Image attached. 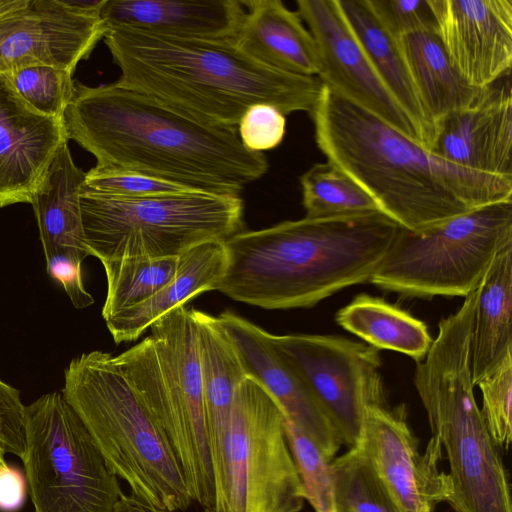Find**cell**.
<instances>
[{
    "label": "cell",
    "mask_w": 512,
    "mask_h": 512,
    "mask_svg": "<svg viewBox=\"0 0 512 512\" xmlns=\"http://www.w3.org/2000/svg\"><path fill=\"white\" fill-rule=\"evenodd\" d=\"M68 136L96 165L136 170L198 191L240 195L269 168L236 128L201 123L118 81L74 82L64 112Z\"/></svg>",
    "instance_id": "cell-1"
},
{
    "label": "cell",
    "mask_w": 512,
    "mask_h": 512,
    "mask_svg": "<svg viewBox=\"0 0 512 512\" xmlns=\"http://www.w3.org/2000/svg\"><path fill=\"white\" fill-rule=\"evenodd\" d=\"M309 114L316 145L327 161L404 229L424 231L479 207L512 200V179L437 156L324 84Z\"/></svg>",
    "instance_id": "cell-2"
},
{
    "label": "cell",
    "mask_w": 512,
    "mask_h": 512,
    "mask_svg": "<svg viewBox=\"0 0 512 512\" xmlns=\"http://www.w3.org/2000/svg\"><path fill=\"white\" fill-rule=\"evenodd\" d=\"M120 84L207 125L236 128L245 111L269 104L285 116L310 113L323 87L318 77L262 65L234 41L165 36L128 27L103 38Z\"/></svg>",
    "instance_id": "cell-3"
},
{
    "label": "cell",
    "mask_w": 512,
    "mask_h": 512,
    "mask_svg": "<svg viewBox=\"0 0 512 512\" xmlns=\"http://www.w3.org/2000/svg\"><path fill=\"white\" fill-rule=\"evenodd\" d=\"M399 227L375 212L243 230L224 242L227 264L216 291L268 310L313 307L369 281Z\"/></svg>",
    "instance_id": "cell-4"
},
{
    "label": "cell",
    "mask_w": 512,
    "mask_h": 512,
    "mask_svg": "<svg viewBox=\"0 0 512 512\" xmlns=\"http://www.w3.org/2000/svg\"><path fill=\"white\" fill-rule=\"evenodd\" d=\"M61 392L133 494L171 512L188 509L193 500L172 446L114 355L96 350L72 359Z\"/></svg>",
    "instance_id": "cell-5"
},
{
    "label": "cell",
    "mask_w": 512,
    "mask_h": 512,
    "mask_svg": "<svg viewBox=\"0 0 512 512\" xmlns=\"http://www.w3.org/2000/svg\"><path fill=\"white\" fill-rule=\"evenodd\" d=\"M151 335L115 355L123 374L166 435L192 500L215 505L197 334L190 309L157 319Z\"/></svg>",
    "instance_id": "cell-6"
},
{
    "label": "cell",
    "mask_w": 512,
    "mask_h": 512,
    "mask_svg": "<svg viewBox=\"0 0 512 512\" xmlns=\"http://www.w3.org/2000/svg\"><path fill=\"white\" fill-rule=\"evenodd\" d=\"M85 243L102 261L178 257L208 242L243 231L240 195L189 191L123 198L92 192L80 196Z\"/></svg>",
    "instance_id": "cell-7"
},
{
    "label": "cell",
    "mask_w": 512,
    "mask_h": 512,
    "mask_svg": "<svg viewBox=\"0 0 512 512\" xmlns=\"http://www.w3.org/2000/svg\"><path fill=\"white\" fill-rule=\"evenodd\" d=\"M512 243V200L479 207L430 229L399 227L369 282L409 298L467 297Z\"/></svg>",
    "instance_id": "cell-8"
},
{
    "label": "cell",
    "mask_w": 512,
    "mask_h": 512,
    "mask_svg": "<svg viewBox=\"0 0 512 512\" xmlns=\"http://www.w3.org/2000/svg\"><path fill=\"white\" fill-rule=\"evenodd\" d=\"M213 512H301L305 495L270 393L246 376L235 391L229 426L213 467Z\"/></svg>",
    "instance_id": "cell-9"
},
{
    "label": "cell",
    "mask_w": 512,
    "mask_h": 512,
    "mask_svg": "<svg viewBox=\"0 0 512 512\" xmlns=\"http://www.w3.org/2000/svg\"><path fill=\"white\" fill-rule=\"evenodd\" d=\"M24 463L35 512H111L123 494L62 392L25 405Z\"/></svg>",
    "instance_id": "cell-10"
},
{
    "label": "cell",
    "mask_w": 512,
    "mask_h": 512,
    "mask_svg": "<svg viewBox=\"0 0 512 512\" xmlns=\"http://www.w3.org/2000/svg\"><path fill=\"white\" fill-rule=\"evenodd\" d=\"M470 369L448 363L429 371L417 393L432 436L444 447L456 512H512L505 467L475 400Z\"/></svg>",
    "instance_id": "cell-11"
},
{
    "label": "cell",
    "mask_w": 512,
    "mask_h": 512,
    "mask_svg": "<svg viewBox=\"0 0 512 512\" xmlns=\"http://www.w3.org/2000/svg\"><path fill=\"white\" fill-rule=\"evenodd\" d=\"M303 380L342 444L359 443L369 407L385 405L379 350L337 335L271 334Z\"/></svg>",
    "instance_id": "cell-12"
},
{
    "label": "cell",
    "mask_w": 512,
    "mask_h": 512,
    "mask_svg": "<svg viewBox=\"0 0 512 512\" xmlns=\"http://www.w3.org/2000/svg\"><path fill=\"white\" fill-rule=\"evenodd\" d=\"M406 408L372 406L366 410L358 446L378 476L396 512H433L448 502L452 486L440 472L441 444L432 436L424 454L407 424Z\"/></svg>",
    "instance_id": "cell-13"
},
{
    "label": "cell",
    "mask_w": 512,
    "mask_h": 512,
    "mask_svg": "<svg viewBox=\"0 0 512 512\" xmlns=\"http://www.w3.org/2000/svg\"><path fill=\"white\" fill-rule=\"evenodd\" d=\"M296 6L319 50V80L424 147L416 126L377 74L337 1L297 0Z\"/></svg>",
    "instance_id": "cell-14"
},
{
    "label": "cell",
    "mask_w": 512,
    "mask_h": 512,
    "mask_svg": "<svg viewBox=\"0 0 512 512\" xmlns=\"http://www.w3.org/2000/svg\"><path fill=\"white\" fill-rule=\"evenodd\" d=\"M435 34L470 86L484 88L511 74L512 0H430Z\"/></svg>",
    "instance_id": "cell-15"
},
{
    "label": "cell",
    "mask_w": 512,
    "mask_h": 512,
    "mask_svg": "<svg viewBox=\"0 0 512 512\" xmlns=\"http://www.w3.org/2000/svg\"><path fill=\"white\" fill-rule=\"evenodd\" d=\"M68 140L63 121L32 108L0 72V208L31 204Z\"/></svg>",
    "instance_id": "cell-16"
},
{
    "label": "cell",
    "mask_w": 512,
    "mask_h": 512,
    "mask_svg": "<svg viewBox=\"0 0 512 512\" xmlns=\"http://www.w3.org/2000/svg\"><path fill=\"white\" fill-rule=\"evenodd\" d=\"M217 318L247 375L270 393L285 418L310 437L332 461L342 441L303 380L272 343V333L229 310L221 312Z\"/></svg>",
    "instance_id": "cell-17"
},
{
    "label": "cell",
    "mask_w": 512,
    "mask_h": 512,
    "mask_svg": "<svg viewBox=\"0 0 512 512\" xmlns=\"http://www.w3.org/2000/svg\"><path fill=\"white\" fill-rule=\"evenodd\" d=\"M106 31L100 13L77 10L64 0H30L0 49V72L41 64L74 74Z\"/></svg>",
    "instance_id": "cell-18"
},
{
    "label": "cell",
    "mask_w": 512,
    "mask_h": 512,
    "mask_svg": "<svg viewBox=\"0 0 512 512\" xmlns=\"http://www.w3.org/2000/svg\"><path fill=\"white\" fill-rule=\"evenodd\" d=\"M431 152L469 170L512 179L510 75L485 87L467 108L440 120Z\"/></svg>",
    "instance_id": "cell-19"
},
{
    "label": "cell",
    "mask_w": 512,
    "mask_h": 512,
    "mask_svg": "<svg viewBox=\"0 0 512 512\" xmlns=\"http://www.w3.org/2000/svg\"><path fill=\"white\" fill-rule=\"evenodd\" d=\"M244 15L242 1L237 0H105L100 10L107 28L228 41L235 40Z\"/></svg>",
    "instance_id": "cell-20"
},
{
    "label": "cell",
    "mask_w": 512,
    "mask_h": 512,
    "mask_svg": "<svg viewBox=\"0 0 512 512\" xmlns=\"http://www.w3.org/2000/svg\"><path fill=\"white\" fill-rule=\"evenodd\" d=\"M245 15L234 40L262 65L289 74L317 77L321 60L317 44L297 11L280 0L242 1Z\"/></svg>",
    "instance_id": "cell-21"
},
{
    "label": "cell",
    "mask_w": 512,
    "mask_h": 512,
    "mask_svg": "<svg viewBox=\"0 0 512 512\" xmlns=\"http://www.w3.org/2000/svg\"><path fill=\"white\" fill-rule=\"evenodd\" d=\"M224 242L200 244L178 257L175 276L150 298L107 319L116 344L138 339L160 317L194 297L216 290L226 270Z\"/></svg>",
    "instance_id": "cell-22"
},
{
    "label": "cell",
    "mask_w": 512,
    "mask_h": 512,
    "mask_svg": "<svg viewBox=\"0 0 512 512\" xmlns=\"http://www.w3.org/2000/svg\"><path fill=\"white\" fill-rule=\"evenodd\" d=\"M84 180L85 172L75 164L68 143H65L31 203L45 260L64 255L82 263L91 256L85 243L80 205Z\"/></svg>",
    "instance_id": "cell-23"
},
{
    "label": "cell",
    "mask_w": 512,
    "mask_h": 512,
    "mask_svg": "<svg viewBox=\"0 0 512 512\" xmlns=\"http://www.w3.org/2000/svg\"><path fill=\"white\" fill-rule=\"evenodd\" d=\"M351 32L390 93L416 126L431 151L436 127L428 114L402 51L399 39L379 23L367 0H336Z\"/></svg>",
    "instance_id": "cell-24"
},
{
    "label": "cell",
    "mask_w": 512,
    "mask_h": 512,
    "mask_svg": "<svg viewBox=\"0 0 512 512\" xmlns=\"http://www.w3.org/2000/svg\"><path fill=\"white\" fill-rule=\"evenodd\" d=\"M190 311L197 334L207 438L214 467L229 426L236 388L247 373L217 316Z\"/></svg>",
    "instance_id": "cell-25"
},
{
    "label": "cell",
    "mask_w": 512,
    "mask_h": 512,
    "mask_svg": "<svg viewBox=\"0 0 512 512\" xmlns=\"http://www.w3.org/2000/svg\"><path fill=\"white\" fill-rule=\"evenodd\" d=\"M509 352H512V243L497 253L478 287L470 337L474 386Z\"/></svg>",
    "instance_id": "cell-26"
},
{
    "label": "cell",
    "mask_w": 512,
    "mask_h": 512,
    "mask_svg": "<svg viewBox=\"0 0 512 512\" xmlns=\"http://www.w3.org/2000/svg\"><path fill=\"white\" fill-rule=\"evenodd\" d=\"M402 51L421 100L436 124L446 116L473 104L483 89L467 84L448 59L432 31L399 38Z\"/></svg>",
    "instance_id": "cell-27"
},
{
    "label": "cell",
    "mask_w": 512,
    "mask_h": 512,
    "mask_svg": "<svg viewBox=\"0 0 512 512\" xmlns=\"http://www.w3.org/2000/svg\"><path fill=\"white\" fill-rule=\"evenodd\" d=\"M336 322L364 343L405 354L420 362L433 339L426 324L380 297L357 295L336 313Z\"/></svg>",
    "instance_id": "cell-28"
},
{
    "label": "cell",
    "mask_w": 512,
    "mask_h": 512,
    "mask_svg": "<svg viewBox=\"0 0 512 512\" xmlns=\"http://www.w3.org/2000/svg\"><path fill=\"white\" fill-rule=\"evenodd\" d=\"M307 218H333L381 212L356 182L330 162L315 163L300 176Z\"/></svg>",
    "instance_id": "cell-29"
},
{
    "label": "cell",
    "mask_w": 512,
    "mask_h": 512,
    "mask_svg": "<svg viewBox=\"0 0 512 512\" xmlns=\"http://www.w3.org/2000/svg\"><path fill=\"white\" fill-rule=\"evenodd\" d=\"M178 257H135L102 261L107 280L103 319L156 294L175 276Z\"/></svg>",
    "instance_id": "cell-30"
},
{
    "label": "cell",
    "mask_w": 512,
    "mask_h": 512,
    "mask_svg": "<svg viewBox=\"0 0 512 512\" xmlns=\"http://www.w3.org/2000/svg\"><path fill=\"white\" fill-rule=\"evenodd\" d=\"M336 512H396L370 462L358 446L331 461Z\"/></svg>",
    "instance_id": "cell-31"
},
{
    "label": "cell",
    "mask_w": 512,
    "mask_h": 512,
    "mask_svg": "<svg viewBox=\"0 0 512 512\" xmlns=\"http://www.w3.org/2000/svg\"><path fill=\"white\" fill-rule=\"evenodd\" d=\"M19 95L38 112L63 121L72 98L73 73L41 64L22 67L5 74Z\"/></svg>",
    "instance_id": "cell-32"
},
{
    "label": "cell",
    "mask_w": 512,
    "mask_h": 512,
    "mask_svg": "<svg viewBox=\"0 0 512 512\" xmlns=\"http://www.w3.org/2000/svg\"><path fill=\"white\" fill-rule=\"evenodd\" d=\"M285 433L303 486L305 500L315 512H336L331 460L302 430L285 418Z\"/></svg>",
    "instance_id": "cell-33"
},
{
    "label": "cell",
    "mask_w": 512,
    "mask_h": 512,
    "mask_svg": "<svg viewBox=\"0 0 512 512\" xmlns=\"http://www.w3.org/2000/svg\"><path fill=\"white\" fill-rule=\"evenodd\" d=\"M84 187L95 193L123 198L198 191L140 171L97 165L85 172Z\"/></svg>",
    "instance_id": "cell-34"
},
{
    "label": "cell",
    "mask_w": 512,
    "mask_h": 512,
    "mask_svg": "<svg viewBox=\"0 0 512 512\" xmlns=\"http://www.w3.org/2000/svg\"><path fill=\"white\" fill-rule=\"evenodd\" d=\"M482 392L480 410L497 447L508 449L512 441V352L477 384Z\"/></svg>",
    "instance_id": "cell-35"
},
{
    "label": "cell",
    "mask_w": 512,
    "mask_h": 512,
    "mask_svg": "<svg viewBox=\"0 0 512 512\" xmlns=\"http://www.w3.org/2000/svg\"><path fill=\"white\" fill-rule=\"evenodd\" d=\"M379 23L396 39L419 31L435 32L430 0H367Z\"/></svg>",
    "instance_id": "cell-36"
},
{
    "label": "cell",
    "mask_w": 512,
    "mask_h": 512,
    "mask_svg": "<svg viewBox=\"0 0 512 512\" xmlns=\"http://www.w3.org/2000/svg\"><path fill=\"white\" fill-rule=\"evenodd\" d=\"M237 126L243 146L262 153L281 144L286 133V117L272 105L255 104L245 111Z\"/></svg>",
    "instance_id": "cell-37"
},
{
    "label": "cell",
    "mask_w": 512,
    "mask_h": 512,
    "mask_svg": "<svg viewBox=\"0 0 512 512\" xmlns=\"http://www.w3.org/2000/svg\"><path fill=\"white\" fill-rule=\"evenodd\" d=\"M24 410L20 392L0 379V444L19 458L25 451Z\"/></svg>",
    "instance_id": "cell-38"
},
{
    "label": "cell",
    "mask_w": 512,
    "mask_h": 512,
    "mask_svg": "<svg viewBox=\"0 0 512 512\" xmlns=\"http://www.w3.org/2000/svg\"><path fill=\"white\" fill-rule=\"evenodd\" d=\"M49 276L62 286L73 306L86 308L94 303L92 295L84 287L82 263L64 255H55L46 259Z\"/></svg>",
    "instance_id": "cell-39"
},
{
    "label": "cell",
    "mask_w": 512,
    "mask_h": 512,
    "mask_svg": "<svg viewBox=\"0 0 512 512\" xmlns=\"http://www.w3.org/2000/svg\"><path fill=\"white\" fill-rule=\"evenodd\" d=\"M27 480L16 467L7 463L0 467V512H16L25 502Z\"/></svg>",
    "instance_id": "cell-40"
},
{
    "label": "cell",
    "mask_w": 512,
    "mask_h": 512,
    "mask_svg": "<svg viewBox=\"0 0 512 512\" xmlns=\"http://www.w3.org/2000/svg\"><path fill=\"white\" fill-rule=\"evenodd\" d=\"M111 512H171L168 509L151 504L135 494H122Z\"/></svg>",
    "instance_id": "cell-41"
},
{
    "label": "cell",
    "mask_w": 512,
    "mask_h": 512,
    "mask_svg": "<svg viewBox=\"0 0 512 512\" xmlns=\"http://www.w3.org/2000/svg\"><path fill=\"white\" fill-rule=\"evenodd\" d=\"M28 6V5H27ZM27 6L15 13H12L2 19H0V49L8 36L16 29L19 25L22 16Z\"/></svg>",
    "instance_id": "cell-42"
},
{
    "label": "cell",
    "mask_w": 512,
    "mask_h": 512,
    "mask_svg": "<svg viewBox=\"0 0 512 512\" xmlns=\"http://www.w3.org/2000/svg\"><path fill=\"white\" fill-rule=\"evenodd\" d=\"M30 0H0V19L15 13L29 4Z\"/></svg>",
    "instance_id": "cell-43"
},
{
    "label": "cell",
    "mask_w": 512,
    "mask_h": 512,
    "mask_svg": "<svg viewBox=\"0 0 512 512\" xmlns=\"http://www.w3.org/2000/svg\"><path fill=\"white\" fill-rule=\"evenodd\" d=\"M5 453L6 452L3 448V446L0 444V467L3 466L4 464H6L5 458H4Z\"/></svg>",
    "instance_id": "cell-44"
}]
</instances>
